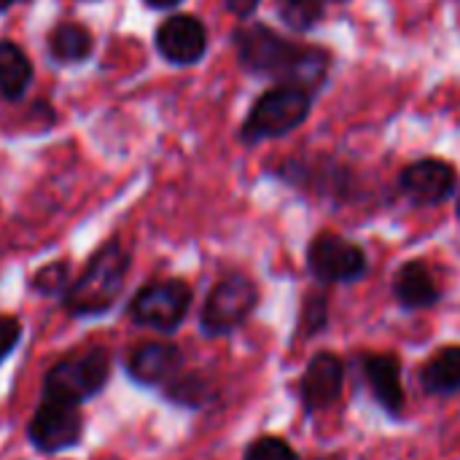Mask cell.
<instances>
[{
    "mask_svg": "<svg viewBox=\"0 0 460 460\" xmlns=\"http://www.w3.org/2000/svg\"><path fill=\"white\" fill-rule=\"evenodd\" d=\"M259 3H261V0H226V8H229L234 16H240V19H248V16L259 8Z\"/></svg>",
    "mask_w": 460,
    "mask_h": 460,
    "instance_id": "24",
    "label": "cell"
},
{
    "mask_svg": "<svg viewBox=\"0 0 460 460\" xmlns=\"http://www.w3.org/2000/svg\"><path fill=\"white\" fill-rule=\"evenodd\" d=\"M315 460H340V458H315Z\"/></svg>",
    "mask_w": 460,
    "mask_h": 460,
    "instance_id": "28",
    "label": "cell"
},
{
    "mask_svg": "<svg viewBox=\"0 0 460 460\" xmlns=\"http://www.w3.org/2000/svg\"><path fill=\"white\" fill-rule=\"evenodd\" d=\"M243 460H299V456L280 437H261V439L251 442Z\"/></svg>",
    "mask_w": 460,
    "mask_h": 460,
    "instance_id": "22",
    "label": "cell"
},
{
    "mask_svg": "<svg viewBox=\"0 0 460 460\" xmlns=\"http://www.w3.org/2000/svg\"><path fill=\"white\" fill-rule=\"evenodd\" d=\"M259 305V288L251 278L232 272L221 278L205 299L199 329L205 337H226L240 329Z\"/></svg>",
    "mask_w": 460,
    "mask_h": 460,
    "instance_id": "6",
    "label": "cell"
},
{
    "mask_svg": "<svg viewBox=\"0 0 460 460\" xmlns=\"http://www.w3.org/2000/svg\"><path fill=\"white\" fill-rule=\"evenodd\" d=\"M148 8H175V5H181L183 0H143Z\"/></svg>",
    "mask_w": 460,
    "mask_h": 460,
    "instance_id": "25",
    "label": "cell"
},
{
    "mask_svg": "<svg viewBox=\"0 0 460 460\" xmlns=\"http://www.w3.org/2000/svg\"><path fill=\"white\" fill-rule=\"evenodd\" d=\"M32 81V65L13 40H0V97L19 100Z\"/></svg>",
    "mask_w": 460,
    "mask_h": 460,
    "instance_id": "16",
    "label": "cell"
},
{
    "mask_svg": "<svg viewBox=\"0 0 460 460\" xmlns=\"http://www.w3.org/2000/svg\"><path fill=\"white\" fill-rule=\"evenodd\" d=\"M420 383L431 396L460 394V345L437 350L420 369Z\"/></svg>",
    "mask_w": 460,
    "mask_h": 460,
    "instance_id": "15",
    "label": "cell"
},
{
    "mask_svg": "<svg viewBox=\"0 0 460 460\" xmlns=\"http://www.w3.org/2000/svg\"><path fill=\"white\" fill-rule=\"evenodd\" d=\"M345 385V364L334 353H318L307 364L302 383H299V396L307 412H321L329 410Z\"/></svg>",
    "mask_w": 460,
    "mask_h": 460,
    "instance_id": "12",
    "label": "cell"
},
{
    "mask_svg": "<svg viewBox=\"0 0 460 460\" xmlns=\"http://www.w3.org/2000/svg\"><path fill=\"white\" fill-rule=\"evenodd\" d=\"M232 40L243 70L272 78L278 86H299L315 92L332 67V54L326 49L288 40L267 24H243L234 30Z\"/></svg>",
    "mask_w": 460,
    "mask_h": 460,
    "instance_id": "1",
    "label": "cell"
},
{
    "mask_svg": "<svg viewBox=\"0 0 460 460\" xmlns=\"http://www.w3.org/2000/svg\"><path fill=\"white\" fill-rule=\"evenodd\" d=\"M70 264L67 261H51V264H43L35 275H32V291L40 294V296H59L67 291L70 286Z\"/></svg>",
    "mask_w": 460,
    "mask_h": 460,
    "instance_id": "20",
    "label": "cell"
},
{
    "mask_svg": "<svg viewBox=\"0 0 460 460\" xmlns=\"http://www.w3.org/2000/svg\"><path fill=\"white\" fill-rule=\"evenodd\" d=\"M310 113H313V92L299 86H275L253 102L248 119L243 121L240 137L248 146L283 137L296 127H302L310 119Z\"/></svg>",
    "mask_w": 460,
    "mask_h": 460,
    "instance_id": "4",
    "label": "cell"
},
{
    "mask_svg": "<svg viewBox=\"0 0 460 460\" xmlns=\"http://www.w3.org/2000/svg\"><path fill=\"white\" fill-rule=\"evenodd\" d=\"M129 272V253L119 240H108L94 251L84 272L62 294V307L73 318L105 315L124 291Z\"/></svg>",
    "mask_w": 460,
    "mask_h": 460,
    "instance_id": "2",
    "label": "cell"
},
{
    "mask_svg": "<svg viewBox=\"0 0 460 460\" xmlns=\"http://www.w3.org/2000/svg\"><path fill=\"white\" fill-rule=\"evenodd\" d=\"M164 399L178 404V407H186V410H199V407H205V404H210L216 399V388L199 372H186V375L178 372L164 385Z\"/></svg>",
    "mask_w": 460,
    "mask_h": 460,
    "instance_id": "18",
    "label": "cell"
},
{
    "mask_svg": "<svg viewBox=\"0 0 460 460\" xmlns=\"http://www.w3.org/2000/svg\"><path fill=\"white\" fill-rule=\"evenodd\" d=\"M332 3H342V0H332Z\"/></svg>",
    "mask_w": 460,
    "mask_h": 460,
    "instance_id": "29",
    "label": "cell"
},
{
    "mask_svg": "<svg viewBox=\"0 0 460 460\" xmlns=\"http://www.w3.org/2000/svg\"><path fill=\"white\" fill-rule=\"evenodd\" d=\"M456 210H458V218H460V194H458V205H456Z\"/></svg>",
    "mask_w": 460,
    "mask_h": 460,
    "instance_id": "27",
    "label": "cell"
},
{
    "mask_svg": "<svg viewBox=\"0 0 460 460\" xmlns=\"http://www.w3.org/2000/svg\"><path fill=\"white\" fill-rule=\"evenodd\" d=\"M92 32L75 22H62L54 27L51 38H49V51L57 62L70 65V62H84L92 54Z\"/></svg>",
    "mask_w": 460,
    "mask_h": 460,
    "instance_id": "17",
    "label": "cell"
},
{
    "mask_svg": "<svg viewBox=\"0 0 460 460\" xmlns=\"http://www.w3.org/2000/svg\"><path fill=\"white\" fill-rule=\"evenodd\" d=\"M329 323V299L326 294H310L302 305V315H299V334L302 337H315L318 332H323Z\"/></svg>",
    "mask_w": 460,
    "mask_h": 460,
    "instance_id": "21",
    "label": "cell"
},
{
    "mask_svg": "<svg viewBox=\"0 0 460 460\" xmlns=\"http://www.w3.org/2000/svg\"><path fill=\"white\" fill-rule=\"evenodd\" d=\"M111 353L105 348H86L81 353L65 356L49 367L43 377V399L70 407H81L100 396L111 383Z\"/></svg>",
    "mask_w": 460,
    "mask_h": 460,
    "instance_id": "3",
    "label": "cell"
},
{
    "mask_svg": "<svg viewBox=\"0 0 460 460\" xmlns=\"http://www.w3.org/2000/svg\"><path fill=\"white\" fill-rule=\"evenodd\" d=\"M364 380L375 396V402L391 415L399 418L404 412V385H402V361L391 353L367 356L364 358Z\"/></svg>",
    "mask_w": 460,
    "mask_h": 460,
    "instance_id": "13",
    "label": "cell"
},
{
    "mask_svg": "<svg viewBox=\"0 0 460 460\" xmlns=\"http://www.w3.org/2000/svg\"><path fill=\"white\" fill-rule=\"evenodd\" d=\"M323 11H326V0H280L278 5L280 22L296 32H307L318 27V22L323 19Z\"/></svg>",
    "mask_w": 460,
    "mask_h": 460,
    "instance_id": "19",
    "label": "cell"
},
{
    "mask_svg": "<svg viewBox=\"0 0 460 460\" xmlns=\"http://www.w3.org/2000/svg\"><path fill=\"white\" fill-rule=\"evenodd\" d=\"M394 296L404 310H429L442 299V291L423 261H407L396 270Z\"/></svg>",
    "mask_w": 460,
    "mask_h": 460,
    "instance_id": "14",
    "label": "cell"
},
{
    "mask_svg": "<svg viewBox=\"0 0 460 460\" xmlns=\"http://www.w3.org/2000/svg\"><path fill=\"white\" fill-rule=\"evenodd\" d=\"M402 189L418 205H439L458 189L456 167L445 159H418L402 170Z\"/></svg>",
    "mask_w": 460,
    "mask_h": 460,
    "instance_id": "11",
    "label": "cell"
},
{
    "mask_svg": "<svg viewBox=\"0 0 460 460\" xmlns=\"http://www.w3.org/2000/svg\"><path fill=\"white\" fill-rule=\"evenodd\" d=\"M181 367H183L181 348L172 342H164V340L140 342L124 358V369H127L129 380L137 385H146V388L167 385L181 372Z\"/></svg>",
    "mask_w": 460,
    "mask_h": 460,
    "instance_id": "10",
    "label": "cell"
},
{
    "mask_svg": "<svg viewBox=\"0 0 460 460\" xmlns=\"http://www.w3.org/2000/svg\"><path fill=\"white\" fill-rule=\"evenodd\" d=\"M81 437H84V418L78 407H70V404L43 399L27 423V439L43 456L73 450L78 447Z\"/></svg>",
    "mask_w": 460,
    "mask_h": 460,
    "instance_id": "8",
    "label": "cell"
},
{
    "mask_svg": "<svg viewBox=\"0 0 460 460\" xmlns=\"http://www.w3.org/2000/svg\"><path fill=\"white\" fill-rule=\"evenodd\" d=\"M307 270L318 283L326 286L356 283L367 275L369 259L353 240L337 232H321L307 248Z\"/></svg>",
    "mask_w": 460,
    "mask_h": 460,
    "instance_id": "7",
    "label": "cell"
},
{
    "mask_svg": "<svg viewBox=\"0 0 460 460\" xmlns=\"http://www.w3.org/2000/svg\"><path fill=\"white\" fill-rule=\"evenodd\" d=\"M22 321L13 315H0V367L5 364V358L16 350V345L22 342Z\"/></svg>",
    "mask_w": 460,
    "mask_h": 460,
    "instance_id": "23",
    "label": "cell"
},
{
    "mask_svg": "<svg viewBox=\"0 0 460 460\" xmlns=\"http://www.w3.org/2000/svg\"><path fill=\"white\" fill-rule=\"evenodd\" d=\"M156 51L172 65H197L208 51V30L191 13H175L159 24Z\"/></svg>",
    "mask_w": 460,
    "mask_h": 460,
    "instance_id": "9",
    "label": "cell"
},
{
    "mask_svg": "<svg viewBox=\"0 0 460 460\" xmlns=\"http://www.w3.org/2000/svg\"><path fill=\"white\" fill-rule=\"evenodd\" d=\"M16 3H22V0H0V11H8V8L16 5Z\"/></svg>",
    "mask_w": 460,
    "mask_h": 460,
    "instance_id": "26",
    "label": "cell"
},
{
    "mask_svg": "<svg viewBox=\"0 0 460 460\" xmlns=\"http://www.w3.org/2000/svg\"><path fill=\"white\" fill-rule=\"evenodd\" d=\"M191 288L189 283L170 278V280H154L143 286L127 307V315L135 326L151 329L159 334H172L191 310Z\"/></svg>",
    "mask_w": 460,
    "mask_h": 460,
    "instance_id": "5",
    "label": "cell"
}]
</instances>
